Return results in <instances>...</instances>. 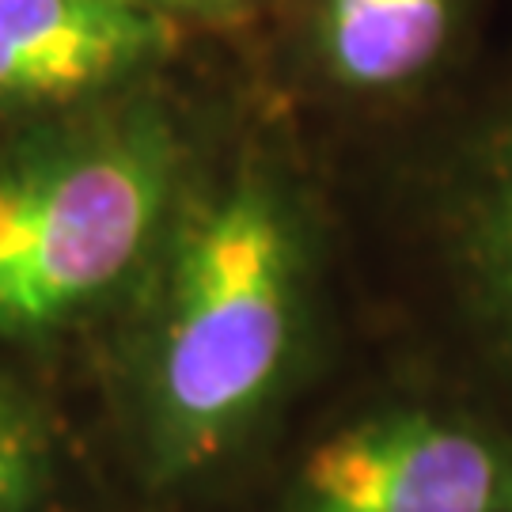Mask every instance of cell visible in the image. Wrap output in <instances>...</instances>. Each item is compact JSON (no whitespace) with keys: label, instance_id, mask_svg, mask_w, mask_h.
Returning a JSON list of instances; mask_svg holds the SVG:
<instances>
[{"label":"cell","instance_id":"1","mask_svg":"<svg viewBox=\"0 0 512 512\" xmlns=\"http://www.w3.org/2000/svg\"><path fill=\"white\" fill-rule=\"evenodd\" d=\"M164 251L133 440L152 486H183L224 467L277 403L300 338L308 258L285 186L251 160L183 202Z\"/></svg>","mask_w":512,"mask_h":512},{"label":"cell","instance_id":"2","mask_svg":"<svg viewBox=\"0 0 512 512\" xmlns=\"http://www.w3.org/2000/svg\"><path fill=\"white\" fill-rule=\"evenodd\" d=\"M186 137L148 95L61 110L0 145V338H46L164 247Z\"/></svg>","mask_w":512,"mask_h":512},{"label":"cell","instance_id":"3","mask_svg":"<svg viewBox=\"0 0 512 512\" xmlns=\"http://www.w3.org/2000/svg\"><path fill=\"white\" fill-rule=\"evenodd\" d=\"M281 512H512V433L433 406L368 410L300 456Z\"/></svg>","mask_w":512,"mask_h":512},{"label":"cell","instance_id":"4","mask_svg":"<svg viewBox=\"0 0 512 512\" xmlns=\"http://www.w3.org/2000/svg\"><path fill=\"white\" fill-rule=\"evenodd\" d=\"M175 19L137 0H0V110L61 114L160 65Z\"/></svg>","mask_w":512,"mask_h":512},{"label":"cell","instance_id":"5","mask_svg":"<svg viewBox=\"0 0 512 512\" xmlns=\"http://www.w3.org/2000/svg\"><path fill=\"white\" fill-rule=\"evenodd\" d=\"M452 0H323V54L349 88H395L433 65Z\"/></svg>","mask_w":512,"mask_h":512},{"label":"cell","instance_id":"6","mask_svg":"<svg viewBox=\"0 0 512 512\" xmlns=\"http://www.w3.org/2000/svg\"><path fill=\"white\" fill-rule=\"evenodd\" d=\"M459 213V251L482 308L512 342V114L486 141Z\"/></svg>","mask_w":512,"mask_h":512},{"label":"cell","instance_id":"7","mask_svg":"<svg viewBox=\"0 0 512 512\" xmlns=\"http://www.w3.org/2000/svg\"><path fill=\"white\" fill-rule=\"evenodd\" d=\"M54 475V437L42 410L0 376V512H42Z\"/></svg>","mask_w":512,"mask_h":512},{"label":"cell","instance_id":"8","mask_svg":"<svg viewBox=\"0 0 512 512\" xmlns=\"http://www.w3.org/2000/svg\"><path fill=\"white\" fill-rule=\"evenodd\" d=\"M160 16L183 23H202V27H232L251 12V0H137Z\"/></svg>","mask_w":512,"mask_h":512}]
</instances>
